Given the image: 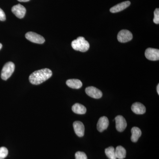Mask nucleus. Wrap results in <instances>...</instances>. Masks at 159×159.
Here are the masks:
<instances>
[{
  "label": "nucleus",
  "instance_id": "nucleus-1",
  "mask_svg": "<svg viewBox=\"0 0 159 159\" xmlns=\"http://www.w3.org/2000/svg\"><path fill=\"white\" fill-rule=\"evenodd\" d=\"M52 75V71L50 69H42L32 73L29 76V81L32 84L38 85L49 79Z\"/></svg>",
  "mask_w": 159,
  "mask_h": 159
},
{
  "label": "nucleus",
  "instance_id": "nucleus-2",
  "mask_svg": "<svg viewBox=\"0 0 159 159\" xmlns=\"http://www.w3.org/2000/svg\"><path fill=\"white\" fill-rule=\"evenodd\" d=\"M71 45L74 50L82 52H86L90 48L89 43L83 37H79L74 40Z\"/></svg>",
  "mask_w": 159,
  "mask_h": 159
},
{
  "label": "nucleus",
  "instance_id": "nucleus-3",
  "mask_svg": "<svg viewBox=\"0 0 159 159\" xmlns=\"http://www.w3.org/2000/svg\"><path fill=\"white\" fill-rule=\"evenodd\" d=\"M15 70V65L13 62H8L3 66L1 72V78L3 80L9 79L13 74Z\"/></svg>",
  "mask_w": 159,
  "mask_h": 159
},
{
  "label": "nucleus",
  "instance_id": "nucleus-4",
  "mask_svg": "<svg viewBox=\"0 0 159 159\" xmlns=\"http://www.w3.org/2000/svg\"><path fill=\"white\" fill-rule=\"evenodd\" d=\"M25 37L30 41L35 43L43 44L45 41V40L42 36L31 31L26 33Z\"/></svg>",
  "mask_w": 159,
  "mask_h": 159
},
{
  "label": "nucleus",
  "instance_id": "nucleus-5",
  "mask_svg": "<svg viewBox=\"0 0 159 159\" xmlns=\"http://www.w3.org/2000/svg\"><path fill=\"white\" fill-rule=\"evenodd\" d=\"M117 39L119 42L127 43L132 39L133 34L128 30H122L118 33Z\"/></svg>",
  "mask_w": 159,
  "mask_h": 159
},
{
  "label": "nucleus",
  "instance_id": "nucleus-6",
  "mask_svg": "<svg viewBox=\"0 0 159 159\" xmlns=\"http://www.w3.org/2000/svg\"><path fill=\"white\" fill-rule=\"evenodd\" d=\"M145 56L149 60L153 61L159 60V50L151 48L147 49L145 51Z\"/></svg>",
  "mask_w": 159,
  "mask_h": 159
},
{
  "label": "nucleus",
  "instance_id": "nucleus-7",
  "mask_svg": "<svg viewBox=\"0 0 159 159\" xmlns=\"http://www.w3.org/2000/svg\"><path fill=\"white\" fill-rule=\"evenodd\" d=\"M85 93L89 96L94 99H99L102 96L101 91L93 86L89 87L86 88Z\"/></svg>",
  "mask_w": 159,
  "mask_h": 159
},
{
  "label": "nucleus",
  "instance_id": "nucleus-8",
  "mask_svg": "<svg viewBox=\"0 0 159 159\" xmlns=\"http://www.w3.org/2000/svg\"><path fill=\"white\" fill-rule=\"evenodd\" d=\"M11 11L16 17L18 18L21 19L25 16L26 14V9L22 5L18 4L12 7L11 8Z\"/></svg>",
  "mask_w": 159,
  "mask_h": 159
},
{
  "label": "nucleus",
  "instance_id": "nucleus-9",
  "mask_svg": "<svg viewBox=\"0 0 159 159\" xmlns=\"http://www.w3.org/2000/svg\"><path fill=\"white\" fill-rule=\"evenodd\" d=\"M115 120L117 130L120 132L125 130L127 126V122L125 118L122 116H118L116 117Z\"/></svg>",
  "mask_w": 159,
  "mask_h": 159
},
{
  "label": "nucleus",
  "instance_id": "nucleus-10",
  "mask_svg": "<svg viewBox=\"0 0 159 159\" xmlns=\"http://www.w3.org/2000/svg\"><path fill=\"white\" fill-rule=\"evenodd\" d=\"M108 118L106 116L100 117L97 124V129L100 132H102L107 128L109 125Z\"/></svg>",
  "mask_w": 159,
  "mask_h": 159
},
{
  "label": "nucleus",
  "instance_id": "nucleus-11",
  "mask_svg": "<svg viewBox=\"0 0 159 159\" xmlns=\"http://www.w3.org/2000/svg\"><path fill=\"white\" fill-rule=\"evenodd\" d=\"M74 131L76 134L79 137L84 136V126L82 122L75 121L73 124Z\"/></svg>",
  "mask_w": 159,
  "mask_h": 159
},
{
  "label": "nucleus",
  "instance_id": "nucleus-12",
  "mask_svg": "<svg viewBox=\"0 0 159 159\" xmlns=\"http://www.w3.org/2000/svg\"><path fill=\"white\" fill-rule=\"evenodd\" d=\"M131 110L133 112L137 115H142L145 113L146 108L145 106L141 102H134L132 105Z\"/></svg>",
  "mask_w": 159,
  "mask_h": 159
},
{
  "label": "nucleus",
  "instance_id": "nucleus-13",
  "mask_svg": "<svg viewBox=\"0 0 159 159\" xmlns=\"http://www.w3.org/2000/svg\"><path fill=\"white\" fill-rule=\"evenodd\" d=\"M130 2L129 1H126L116 5L111 8L110 11L112 13H116L124 10L130 6Z\"/></svg>",
  "mask_w": 159,
  "mask_h": 159
},
{
  "label": "nucleus",
  "instance_id": "nucleus-14",
  "mask_svg": "<svg viewBox=\"0 0 159 159\" xmlns=\"http://www.w3.org/2000/svg\"><path fill=\"white\" fill-rule=\"evenodd\" d=\"M67 85L72 89H79L82 86V83L78 79H69L67 80Z\"/></svg>",
  "mask_w": 159,
  "mask_h": 159
},
{
  "label": "nucleus",
  "instance_id": "nucleus-15",
  "mask_svg": "<svg viewBox=\"0 0 159 159\" xmlns=\"http://www.w3.org/2000/svg\"><path fill=\"white\" fill-rule=\"evenodd\" d=\"M132 135L131 137V140L132 142H138V140L141 135H142V131L140 128L138 127H134L131 129Z\"/></svg>",
  "mask_w": 159,
  "mask_h": 159
},
{
  "label": "nucleus",
  "instance_id": "nucleus-16",
  "mask_svg": "<svg viewBox=\"0 0 159 159\" xmlns=\"http://www.w3.org/2000/svg\"><path fill=\"white\" fill-rule=\"evenodd\" d=\"M72 111L75 113L83 115L86 112V108L84 106L80 103H76L72 107Z\"/></svg>",
  "mask_w": 159,
  "mask_h": 159
},
{
  "label": "nucleus",
  "instance_id": "nucleus-17",
  "mask_svg": "<svg viewBox=\"0 0 159 159\" xmlns=\"http://www.w3.org/2000/svg\"><path fill=\"white\" fill-rule=\"evenodd\" d=\"M116 157L119 159H123L126 157V150L122 146H117L115 149Z\"/></svg>",
  "mask_w": 159,
  "mask_h": 159
},
{
  "label": "nucleus",
  "instance_id": "nucleus-18",
  "mask_svg": "<svg viewBox=\"0 0 159 159\" xmlns=\"http://www.w3.org/2000/svg\"><path fill=\"white\" fill-rule=\"evenodd\" d=\"M105 152L106 155L109 159H117L116 155V152H115V149L113 147L111 146V147L106 148Z\"/></svg>",
  "mask_w": 159,
  "mask_h": 159
},
{
  "label": "nucleus",
  "instance_id": "nucleus-19",
  "mask_svg": "<svg viewBox=\"0 0 159 159\" xmlns=\"http://www.w3.org/2000/svg\"><path fill=\"white\" fill-rule=\"evenodd\" d=\"M8 155V150L5 147L0 148V159H4Z\"/></svg>",
  "mask_w": 159,
  "mask_h": 159
},
{
  "label": "nucleus",
  "instance_id": "nucleus-20",
  "mask_svg": "<svg viewBox=\"0 0 159 159\" xmlns=\"http://www.w3.org/2000/svg\"><path fill=\"white\" fill-rule=\"evenodd\" d=\"M76 159H87V157L84 152H77L75 154Z\"/></svg>",
  "mask_w": 159,
  "mask_h": 159
},
{
  "label": "nucleus",
  "instance_id": "nucleus-21",
  "mask_svg": "<svg viewBox=\"0 0 159 159\" xmlns=\"http://www.w3.org/2000/svg\"><path fill=\"white\" fill-rule=\"evenodd\" d=\"M154 17L153 19V22L156 24H159V9H156L154 12Z\"/></svg>",
  "mask_w": 159,
  "mask_h": 159
},
{
  "label": "nucleus",
  "instance_id": "nucleus-22",
  "mask_svg": "<svg viewBox=\"0 0 159 159\" xmlns=\"http://www.w3.org/2000/svg\"><path fill=\"white\" fill-rule=\"evenodd\" d=\"M6 20V14L2 9L0 8V20L5 21Z\"/></svg>",
  "mask_w": 159,
  "mask_h": 159
},
{
  "label": "nucleus",
  "instance_id": "nucleus-23",
  "mask_svg": "<svg viewBox=\"0 0 159 159\" xmlns=\"http://www.w3.org/2000/svg\"><path fill=\"white\" fill-rule=\"evenodd\" d=\"M17 1L20 2H29L30 0H17Z\"/></svg>",
  "mask_w": 159,
  "mask_h": 159
},
{
  "label": "nucleus",
  "instance_id": "nucleus-24",
  "mask_svg": "<svg viewBox=\"0 0 159 159\" xmlns=\"http://www.w3.org/2000/svg\"><path fill=\"white\" fill-rule=\"evenodd\" d=\"M157 92L158 94H159V84H158L157 86Z\"/></svg>",
  "mask_w": 159,
  "mask_h": 159
},
{
  "label": "nucleus",
  "instance_id": "nucleus-25",
  "mask_svg": "<svg viewBox=\"0 0 159 159\" xmlns=\"http://www.w3.org/2000/svg\"><path fill=\"white\" fill-rule=\"evenodd\" d=\"M2 45L1 43H0V50L2 49Z\"/></svg>",
  "mask_w": 159,
  "mask_h": 159
}]
</instances>
